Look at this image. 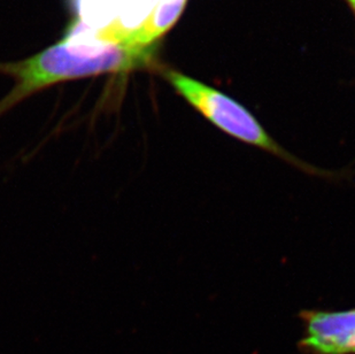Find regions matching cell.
Masks as SVG:
<instances>
[{
	"mask_svg": "<svg viewBox=\"0 0 355 354\" xmlns=\"http://www.w3.org/2000/svg\"><path fill=\"white\" fill-rule=\"evenodd\" d=\"M349 3V6L352 7L355 12V0H346Z\"/></svg>",
	"mask_w": 355,
	"mask_h": 354,
	"instance_id": "5b68a950",
	"label": "cell"
},
{
	"mask_svg": "<svg viewBox=\"0 0 355 354\" xmlns=\"http://www.w3.org/2000/svg\"><path fill=\"white\" fill-rule=\"evenodd\" d=\"M187 0H159L148 20L139 29L125 38L123 43L129 47L151 49L155 40L167 33L178 21Z\"/></svg>",
	"mask_w": 355,
	"mask_h": 354,
	"instance_id": "277c9868",
	"label": "cell"
},
{
	"mask_svg": "<svg viewBox=\"0 0 355 354\" xmlns=\"http://www.w3.org/2000/svg\"><path fill=\"white\" fill-rule=\"evenodd\" d=\"M151 57L152 47L74 43L64 38L28 60L0 65V73L8 74L17 80L13 90L0 101V115L52 84L97 74L131 71L144 66Z\"/></svg>",
	"mask_w": 355,
	"mask_h": 354,
	"instance_id": "6da1fadb",
	"label": "cell"
},
{
	"mask_svg": "<svg viewBox=\"0 0 355 354\" xmlns=\"http://www.w3.org/2000/svg\"><path fill=\"white\" fill-rule=\"evenodd\" d=\"M304 337L299 343L307 354H355V308L347 311H302Z\"/></svg>",
	"mask_w": 355,
	"mask_h": 354,
	"instance_id": "3957f363",
	"label": "cell"
},
{
	"mask_svg": "<svg viewBox=\"0 0 355 354\" xmlns=\"http://www.w3.org/2000/svg\"><path fill=\"white\" fill-rule=\"evenodd\" d=\"M164 77L180 96L225 134L269 152L309 174L323 173L285 150L263 129L250 110L221 91L178 71H166Z\"/></svg>",
	"mask_w": 355,
	"mask_h": 354,
	"instance_id": "7a4b0ae2",
	"label": "cell"
}]
</instances>
